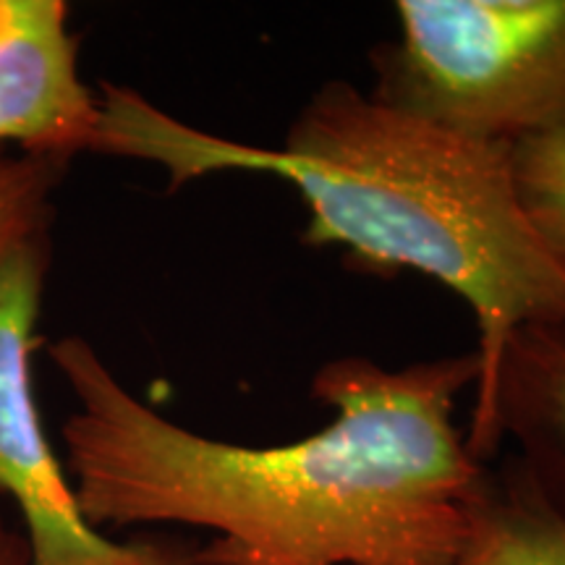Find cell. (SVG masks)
<instances>
[{"label":"cell","instance_id":"9c48e42d","mask_svg":"<svg viewBox=\"0 0 565 565\" xmlns=\"http://www.w3.org/2000/svg\"><path fill=\"white\" fill-rule=\"evenodd\" d=\"M66 160L0 150V259L30 238L47 236L53 194Z\"/></svg>","mask_w":565,"mask_h":565},{"label":"cell","instance_id":"30bf717a","mask_svg":"<svg viewBox=\"0 0 565 565\" xmlns=\"http://www.w3.org/2000/svg\"><path fill=\"white\" fill-rule=\"evenodd\" d=\"M0 565H32L24 532H17L0 513Z\"/></svg>","mask_w":565,"mask_h":565},{"label":"cell","instance_id":"7a4b0ae2","mask_svg":"<svg viewBox=\"0 0 565 565\" xmlns=\"http://www.w3.org/2000/svg\"><path fill=\"white\" fill-rule=\"evenodd\" d=\"M92 152L154 162L173 189L225 171L291 183L309 210L303 244L345 246L377 273L416 270L469 303L475 395L515 330L565 322V265L519 207L511 145L445 129L349 82L322 84L280 147L215 137L139 92L103 84Z\"/></svg>","mask_w":565,"mask_h":565},{"label":"cell","instance_id":"5b68a950","mask_svg":"<svg viewBox=\"0 0 565 565\" xmlns=\"http://www.w3.org/2000/svg\"><path fill=\"white\" fill-rule=\"evenodd\" d=\"M63 0H0V147L71 160L92 152L100 97L79 76Z\"/></svg>","mask_w":565,"mask_h":565},{"label":"cell","instance_id":"8992f818","mask_svg":"<svg viewBox=\"0 0 565 565\" xmlns=\"http://www.w3.org/2000/svg\"><path fill=\"white\" fill-rule=\"evenodd\" d=\"M466 443L482 463L511 443L515 463L565 519V322L515 330L475 395Z\"/></svg>","mask_w":565,"mask_h":565},{"label":"cell","instance_id":"277c9868","mask_svg":"<svg viewBox=\"0 0 565 565\" xmlns=\"http://www.w3.org/2000/svg\"><path fill=\"white\" fill-rule=\"evenodd\" d=\"M47 267V236L30 238L0 259V494L21 513L32 565H183L154 547L108 540L76 505L32 395V333Z\"/></svg>","mask_w":565,"mask_h":565},{"label":"cell","instance_id":"6da1fadb","mask_svg":"<svg viewBox=\"0 0 565 565\" xmlns=\"http://www.w3.org/2000/svg\"><path fill=\"white\" fill-rule=\"evenodd\" d=\"M74 395L66 475L84 521L181 524L212 540L183 565H450L487 463L456 424L479 356L322 364L333 422L273 448L212 440L139 401L79 335L47 343Z\"/></svg>","mask_w":565,"mask_h":565},{"label":"cell","instance_id":"52a82bcc","mask_svg":"<svg viewBox=\"0 0 565 565\" xmlns=\"http://www.w3.org/2000/svg\"><path fill=\"white\" fill-rule=\"evenodd\" d=\"M450 565H565V519L515 458L487 466Z\"/></svg>","mask_w":565,"mask_h":565},{"label":"cell","instance_id":"3957f363","mask_svg":"<svg viewBox=\"0 0 565 565\" xmlns=\"http://www.w3.org/2000/svg\"><path fill=\"white\" fill-rule=\"evenodd\" d=\"M377 100L498 145L565 131V0H398Z\"/></svg>","mask_w":565,"mask_h":565},{"label":"cell","instance_id":"ba28073f","mask_svg":"<svg viewBox=\"0 0 565 565\" xmlns=\"http://www.w3.org/2000/svg\"><path fill=\"white\" fill-rule=\"evenodd\" d=\"M511 179L529 225L565 265V131L513 141Z\"/></svg>","mask_w":565,"mask_h":565}]
</instances>
